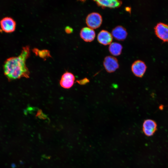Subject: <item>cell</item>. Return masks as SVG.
<instances>
[{
	"instance_id": "cell-1",
	"label": "cell",
	"mask_w": 168,
	"mask_h": 168,
	"mask_svg": "<svg viewBox=\"0 0 168 168\" xmlns=\"http://www.w3.org/2000/svg\"><path fill=\"white\" fill-rule=\"evenodd\" d=\"M30 54L29 47H23L18 56L7 58L4 64L5 75L10 80L16 79L22 77H28L29 72L26 66V60Z\"/></svg>"
},
{
	"instance_id": "cell-2",
	"label": "cell",
	"mask_w": 168,
	"mask_h": 168,
	"mask_svg": "<svg viewBox=\"0 0 168 168\" xmlns=\"http://www.w3.org/2000/svg\"><path fill=\"white\" fill-rule=\"evenodd\" d=\"M86 21L89 27L95 29L99 28L100 26L102 19L101 16L99 13L92 12L88 15Z\"/></svg>"
},
{
	"instance_id": "cell-3",
	"label": "cell",
	"mask_w": 168,
	"mask_h": 168,
	"mask_svg": "<svg viewBox=\"0 0 168 168\" xmlns=\"http://www.w3.org/2000/svg\"><path fill=\"white\" fill-rule=\"evenodd\" d=\"M156 36L164 42H168V25L162 23H158L154 27Z\"/></svg>"
},
{
	"instance_id": "cell-4",
	"label": "cell",
	"mask_w": 168,
	"mask_h": 168,
	"mask_svg": "<svg viewBox=\"0 0 168 168\" xmlns=\"http://www.w3.org/2000/svg\"><path fill=\"white\" fill-rule=\"evenodd\" d=\"M103 65L106 71L109 73L114 72L119 67L117 58L113 56L106 57L103 61Z\"/></svg>"
},
{
	"instance_id": "cell-5",
	"label": "cell",
	"mask_w": 168,
	"mask_h": 168,
	"mask_svg": "<svg viewBox=\"0 0 168 168\" xmlns=\"http://www.w3.org/2000/svg\"><path fill=\"white\" fill-rule=\"evenodd\" d=\"M147 68L146 64L144 62L137 60L133 63L131 69L133 73L135 76L142 77L146 72Z\"/></svg>"
},
{
	"instance_id": "cell-6",
	"label": "cell",
	"mask_w": 168,
	"mask_h": 168,
	"mask_svg": "<svg viewBox=\"0 0 168 168\" xmlns=\"http://www.w3.org/2000/svg\"><path fill=\"white\" fill-rule=\"evenodd\" d=\"M142 131L145 135L148 137L152 136L157 129L156 122L151 119L145 120L142 124Z\"/></svg>"
},
{
	"instance_id": "cell-7",
	"label": "cell",
	"mask_w": 168,
	"mask_h": 168,
	"mask_svg": "<svg viewBox=\"0 0 168 168\" xmlns=\"http://www.w3.org/2000/svg\"><path fill=\"white\" fill-rule=\"evenodd\" d=\"M0 25L3 31L9 33L15 30L16 27V22L12 18L7 16L3 18L0 20Z\"/></svg>"
},
{
	"instance_id": "cell-8",
	"label": "cell",
	"mask_w": 168,
	"mask_h": 168,
	"mask_svg": "<svg viewBox=\"0 0 168 168\" xmlns=\"http://www.w3.org/2000/svg\"><path fill=\"white\" fill-rule=\"evenodd\" d=\"M75 80V77L72 73L67 72L62 76L60 84L64 88H69L73 85Z\"/></svg>"
},
{
	"instance_id": "cell-9",
	"label": "cell",
	"mask_w": 168,
	"mask_h": 168,
	"mask_svg": "<svg viewBox=\"0 0 168 168\" xmlns=\"http://www.w3.org/2000/svg\"><path fill=\"white\" fill-rule=\"evenodd\" d=\"M80 36L84 41L90 42L94 39L96 34L93 29L89 27H85L81 29Z\"/></svg>"
},
{
	"instance_id": "cell-10",
	"label": "cell",
	"mask_w": 168,
	"mask_h": 168,
	"mask_svg": "<svg viewBox=\"0 0 168 168\" xmlns=\"http://www.w3.org/2000/svg\"><path fill=\"white\" fill-rule=\"evenodd\" d=\"M97 39L99 43L103 45H106L110 44L112 41L113 36L108 31L102 30L98 33Z\"/></svg>"
},
{
	"instance_id": "cell-11",
	"label": "cell",
	"mask_w": 168,
	"mask_h": 168,
	"mask_svg": "<svg viewBox=\"0 0 168 168\" xmlns=\"http://www.w3.org/2000/svg\"><path fill=\"white\" fill-rule=\"evenodd\" d=\"M112 35L116 40L122 41L126 38L127 33L124 27L121 26H118L113 29Z\"/></svg>"
},
{
	"instance_id": "cell-12",
	"label": "cell",
	"mask_w": 168,
	"mask_h": 168,
	"mask_svg": "<svg viewBox=\"0 0 168 168\" xmlns=\"http://www.w3.org/2000/svg\"><path fill=\"white\" fill-rule=\"evenodd\" d=\"M97 4L102 7L117 8L122 4V2L116 0H101L95 1Z\"/></svg>"
},
{
	"instance_id": "cell-13",
	"label": "cell",
	"mask_w": 168,
	"mask_h": 168,
	"mask_svg": "<svg viewBox=\"0 0 168 168\" xmlns=\"http://www.w3.org/2000/svg\"><path fill=\"white\" fill-rule=\"evenodd\" d=\"M122 45L117 42L111 43L109 46V49L110 54L114 56L120 55L122 52Z\"/></svg>"
},
{
	"instance_id": "cell-14",
	"label": "cell",
	"mask_w": 168,
	"mask_h": 168,
	"mask_svg": "<svg viewBox=\"0 0 168 168\" xmlns=\"http://www.w3.org/2000/svg\"><path fill=\"white\" fill-rule=\"evenodd\" d=\"M65 31L67 33L70 34L72 32L73 30L72 28L67 26L65 28Z\"/></svg>"
}]
</instances>
